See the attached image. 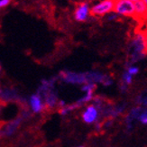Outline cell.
<instances>
[{
	"instance_id": "ffe728a7",
	"label": "cell",
	"mask_w": 147,
	"mask_h": 147,
	"mask_svg": "<svg viewBox=\"0 0 147 147\" xmlns=\"http://www.w3.org/2000/svg\"><path fill=\"white\" fill-rule=\"evenodd\" d=\"M10 1H11V0H0V7L7 5L10 3Z\"/></svg>"
},
{
	"instance_id": "5bb4252c",
	"label": "cell",
	"mask_w": 147,
	"mask_h": 147,
	"mask_svg": "<svg viewBox=\"0 0 147 147\" xmlns=\"http://www.w3.org/2000/svg\"><path fill=\"white\" fill-rule=\"evenodd\" d=\"M92 99H93V92H88V93H86V95L84 96V97L80 98L78 101L76 102V103L78 104L80 107H81V106L88 103V102H89Z\"/></svg>"
},
{
	"instance_id": "8992f818",
	"label": "cell",
	"mask_w": 147,
	"mask_h": 147,
	"mask_svg": "<svg viewBox=\"0 0 147 147\" xmlns=\"http://www.w3.org/2000/svg\"><path fill=\"white\" fill-rule=\"evenodd\" d=\"M22 119H23V117H18L15 120L11 121L10 123H8L4 127L3 130L0 131V136H11L17 130V128L22 122Z\"/></svg>"
},
{
	"instance_id": "3957f363",
	"label": "cell",
	"mask_w": 147,
	"mask_h": 147,
	"mask_svg": "<svg viewBox=\"0 0 147 147\" xmlns=\"http://www.w3.org/2000/svg\"><path fill=\"white\" fill-rule=\"evenodd\" d=\"M113 12L125 16H135V4L130 0H115Z\"/></svg>"
},
{
	"instance_id": "4fadbf2b",
	"label": "cell",
	"mask_w": 147,
	"mask_h": 147,
	"mask_svg": "<svg viewBox=\"0 0 147 147\" xmlns=\"http://www.w3.org/2000/svg\"><path fill=\"white\" fill-rule=\"evenodd\" d=\"M78 107H80V106L77 104V103H74L72 105H69V106H66L64 107H62L60 109V114L62 115V116H65V115L69 114V112L73 111L74 109H77Z\"/></svg>"
},
{
	"instance_id": "4316f807",
	"label": "cell",
	"mask_w": 147,
	"mask_h": 147,
	"mask_svg": "<svg viewBox=\"0 0 147 147\" xmlns=\"http://www.w3.org/2000/svg\"><path fill=\"white\" fill-rule=\"evenodd\" d=\"M146 53H147V49H146Z\"/></svg>"
},
{
	"instance_id": "83f0119b",
	"label": "cell",
	"mask_w": 147,
	"mask_h": 147,
	"mask_svg": "<svg viewBox=\"0 0 147 147\" xmlns=\"http://www.w3.org/2000/svg\"><path fill=\"white\" fill-rule=\"evenodd\" d=\"M79 147H83V146H79Z\"/></svg>"
},
{
	"instance_id": "d4e9b609",
	"label": "cell",
	"mask_w": 147,
	"mask_h": 147,
	"mask_svg": "<svg viewBox=\"0 0 147 147\" xmlns=\"http://www.w3.org/2000/svg\"><path fill=\"white\" fill-rule=\"evenodd\" d=\"M143 1L144 2V4L146 5V6H147V0H143Z\"/></svg>"
},
{
	"instance_id": "ba28073f",
	"label": "cell",
	"mask_w": 147,
	"mask_h": 147,
	"mask_svg": "<svg viewBox=\"0 0 147 147\" xmlns=\"http://www.w3.org/2000/svg\"><path fill=\"white\" fill-rule=\"evenodd\" d=\"M29 104H30L32 110H33V112H34V113H39V112L42 111L43 107H44L42 98L37 93L32 95L30 97Z\"/></svg>"
},
{
	"instance_id": "ac0fdd59",
	"label": "cell",
	"mask_w": 147,
	"mask_h": 147,
	"mask_svg": "<svg viewBox=\"0 0 147 147\" xmlns=\"http://www.w3.org/2000/svg\"><path fill=\"white\" fill-rule=\"evenodd\" d=\"M132 81H133V76H131L129 73H127V71L125 72L123 75V81L122 82H124L125 84H126L127 86H128L129 84H131Z\"/></svg>"
},
{
	"instance_id": "cb8c5ba5",
	"label": "cell",
	"mask_w": 147,
	"mask_h": 147,
	"mask_svg": "<svg viewBox=\"0 0 147 147\" xmlns=\"http://www.w3.org/2000/svg\"><path fill=\"white\" fill-rule=\"evenodd\" d=\"M130 1H132V2H138V1H140V0H130Z\"/></svg>"
},
{
	"instance_id": "9a60e30c",
	"label": "cell",
	"mask_w": 147,
	"mask_h": 147,
	"mask_svg": "<svg viewBox=\"0 0 147 147\" xmlns=\"http://www.w3.org/2000/svg\"><path fill=\"white\" fill-rule=\"evenodd\" d=\"M95 88H96L95 83H86V84H84L81 87V90L88 93V92H93Z\"/></svg>"
},
{
	"instance_id": "52a82bcc",
	"label": "cell",
	"mask_w": 147,
	"mask_h": 147,
	"mask_svg": "<svg viewBox=\"0 0 147 147\" xmlns=\"http://www.w3.org/2000/svg\"><path fill=\"white\" fill-rule=\"evenodd\" d=\"M134 18L142 21L147 19V6L143 0H140L135 4V16Z\"/></svg>"
},
{
	"instance_id": "44dd1931",
	"label": "cell",
	"mask_w": 147,
	"mask_h": 147,
	"mask_svg": "<svg viewBox=\"0 0 147 147\" xmlns=\"http://www.w3.org/2000/svg\"><path fill=\"white\" fill-rule=\"evenodd\" d=\"M120 89H121V91H126V89H127V85L125 84L124 82H121V84H120Z\"/></svg>"
},
{
	"instance_id": "8fae6325",
	"label": "cell",
	"mask_w": 147,
	"mask_h": 147,
	"mask_svg": "<svg viewBox=\"0 0 147 147\" xmlns=\"http://www.w3.org/2000/svg\"><path fill=\"white\" fill-rule=\"evenodd\" d=\"M44 102H45V105L48 107H54L56 105H58L59 101H58V95H57L56 91L54 89H52L51 91H49L45 96H44Z\"/></svg>"
},
{
	"instance_id": "9c48e42d",
	"label": "cell",
	"mask_w": 147,
	"mask_h": 147,
	"mask_svg": "<svg viewBox=\"0 0 147 147\" xmlns=\"http://www.w3.org/2000/svg\"><path fill=\"white\" fill-rule=\"evenodd\" d=\"M144 110V108L142 107H137L133 108L130 111V113L127 115V117L125 118V124H126V128L128 130H131L133 128V123L135 120H137L140 114H141Z\"/></svg>"
},
{
	"instance_id": "2e32d148",
	"label": "cell",
	"mask_w": 147,
	"mask_h": 147,
	"mask_svg": "<svg viewBox=\"0 0 147 147\" xmlns=\"http://www.w3.org/2000/svg\"><path fill=\"white\" fill-rule=\"evenodd\" d=\"M136 101H137L138 104L144 106V107H147V92L140 95L139 97L137 98Z\"/></svg>"
},
{
	"instance_id": "5b68a950",
	"label": "cell",
	"mask_w": 147,
	"mask_h": 147,
	"mask_svg": "<svg viewBox=\"0 0 147 147\" xmlns=\"http://www.w3.org/2000/svg\"><path fill=\"white\" fill-rule=\"evenodd\" d=\"M99 112L97 107L93 105H89L87 107L85 111L82 113V119L87 124H93L98 119Z\"/></svg>"
},
{
	"instance_id": "277c9868",
	"label": "cell",
	"mask_w": 147,
	"mask_h": 147,
	"mask_svg": "<svg viewBox=\"0 0 147 147\" xmlns=\"http://www.w3.org/2000/svg\"><path fill=\"white\" fill-rule=\"evenodd\" d=\"M115 6V0H105L93 6L90 10L92 16H103L107 13L113 12Z\"/></svg>"
},
{
	"instance_id": "6da1fadb",
	"label": "cell",
	"mask_w": 147,
	"mask_h": 147,
	"mask_svg": "<svg viewBox=\"0 0 147 147\" xmlns=\"http://www.w3.org/2000/svg\"><path fill=\"white\" fill-rule=\"evenodd\" d=\"M132 54H131V62L135 63L141 59H143L147 49V41L146 34L144 33H138L136 34L132 42Z\"/></svg>"
},
{
	"instance_id": "7c38bea8",
	"label": "cell",
	"mask_w": 147,
	"mask_h": 147,
	"mask_svg": "<svg viewBox=\"0 0 147 147\" xmlns=\"http://www.w3.org/2000/svg\"><path fill=\"white\" fill-rule=\"evenodd\" d=\"M1 98L5 99V100H13V99H16L18 98V96L14 90H9V89H6V90L3 91L1 93Z\"/></svg>"
},
{
	"instance_id": "30bf717a",
	"label": "cell",
	"mask_w": 147,
	"mask_h": 147,
	"mask_svg": "<svg viewBox=\"0 0 147 147\" xmlns=\"http://www.w3.org/2000/svg\"><path fill=\"white\" fill-rule=\"evenodd\" d=\"M89 14V8L88 4H81L80 5L78 6L76 12H75V18L77 21H85L88 18V16Z\"/></svg>"
},
{
	"instance_id": "484cf974",
	"label": "cell",
	"mask_w": 147,
	"mask_h": 147,
	"mask_svg": "<svg viewBox=\"0 0 147 147\" xmlns=\"http://www.w3.org/2000/svg\"><path fill=\"white\" fill-rule=\"evenodd\" d=\"M1 93H2V91H1V89H0V96H1Z\"/></svg>"
},
{
	"instance_id": "e0dca14e",
	"label": "cell",
	"mask_w": 147,
	"mask_h": 147,
	"mask_svg": "<svg viewBox=\"0 0 147 147\" xmlns=\"http://www.w3.org/2000/svg\"><path fill=\"white\" fill-rule=\"evenodd\" d=\"M137 120H139L143 125H147V107L144 108L143 112L140 114Z\"/></svg>"
},
{
	"instance_id": "7402d4cb",
	"label": "cell",
	"mask_w": 147,
	"mask_h": 147,
	"mask_svg": "<svg viewBox=\"0 0 147 147\" xmlns=\"http://www.w3.org/2000/svg\"><path fill=\"white\" fill-rule=\"evenodd\" d=\"M117 17V15H111L109 17H108V20H113V19H116Z\"/></svg>"
},
{
	"instance_id": "7a4b0ae2",
	"label": "cell",
	"mask_w": 147,
	"mask_h": 147,
	"mask_svg": "<svg viewBox=\"0 0 147 147\" xmlns=\"http://www.w3.org/2000/svg\"><path fill=\"white\" fill-rule=\"evenodd\" d=\"M60 79L69 84H86L88 83L87 72H73L64 71H61L59 75Z\"/></svg>"
},
{
	"instance_id": "603a6c76",
	"label": "cell",
	"mask_w": 147,
	"mask_h": 147,
	"mask_svg": "<svg viewBox=\"0 0 147 147\" xmlns=\"http://www.w3.org/2000/svg\"><path fill=\"white\" fill-rule=\"evenodd\" d=\"M3 125H4V123L0 122V131H1V129H2V127H3Z\"/></svg>"
},
{
	"instance_id": "d6986e66",
	"label": "cell",
	"mask_w": 147,
	"mask_h": 147,
	"mask_svg": "<svg viewBox=\"0 0 147 147\" xmlns=\"http://www.w3.org/2000/svg\"><path fill=\"white\" fill-rule=\"evenodd\" d=\"M139 72V69L136 66H130L127 69V73H129L131 76H135Z\"/></svg>"
}]
</instances>
